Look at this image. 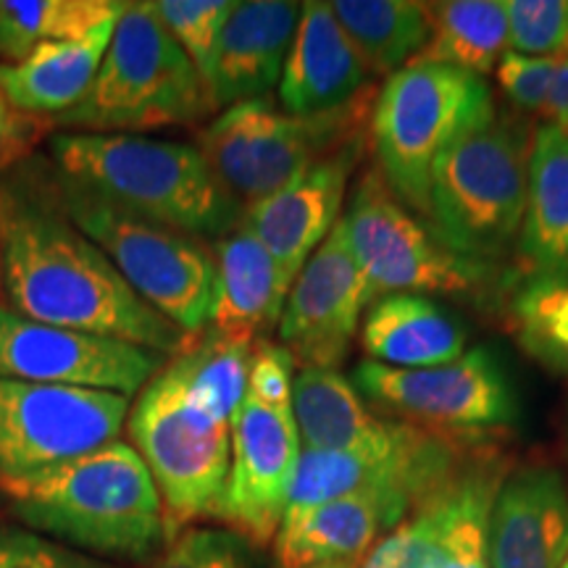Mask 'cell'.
I'll list each match as a JSON object with an SVG mask.
<instances>
[{"mask_svg":"<svg viewBox=\"0 0 568 568\" xmlns=\"http://www.w3.org/2000/svg\"><path fill=\"white\" fill-rule=\"evenodd\" d=\"M130 397L0 379V479L27 477L119 439Z\"/></svg>","mask_w":568,"mask_h":568,"instance_id":"cell-13","label":"cell"},{"mask_svg":"<svg viewBox=\"0 0 568 568\" xmlns=\"http://www.w3.org/2000/svg\"><path fill=\"white\" fill-rule=\"evenodd\" d=\"M119 17L103 21L80 40L48 42L19 63H0V90L6 101L24 116L48 124L74 109L101 71Z\"/></svg>","mask_w":568,"mask_h":568,"instance_id":"cell-23","label":"cell"},{"mask_svg":"<svg viewBox=\"0 0 568 568\" xmlns=\"http://www.w3.org/2000/svg\"><path fill=\"white\" fill-rule=\"evenodd\" d=\"M153 9L209 88L213 55L234 0H153Z\"/></svg>","mask_w":568,"mask_h":568,"instance_id":"cell-31","label":"cell"},{"mask_svg":"<svg viewBox=\"0 0 568 568\" xmlns=\"http://www.w3.org/2000/svg\"><path fill=\"white\" fill-rule=\"evenodd\" d=\"M293 410L303 447L382 453L408 443L418 426L376 414L335 368H297Z\"/></svg>","mask_w":568,"mask_h":568,"instance_id":"cell-21","label":"cell"},{"mask_svg":"<svg viewBox=\"0 0 568 568\" xmlns=\"http://www.w3.org/2000/svg\"><path fill=\"white\" fill-rule=\"evenodd\" d=\"M361 345L382 366L429 368L466 353V329L429 295L395 293L368 305Z\"/></svg>","mask_w":568,"mask_h":568,"instance_id":"cell-24","label":"cell"},{"mask_svg":"<svg viewBox=\"0 0 568 568\" xmlns=\"http://www.w3.org/2000/svg\"><path fill=\"white\" fill-rule=\"evenodd\" d=\"M148 568H261L258 548L226 527H187Z\"/></svg>","mask_w":568,"mask_h":568,"instance_id":"cell-32","label":"cell"},{"mask_svg":"<svg viewBox=\"0 0 568 568\" xmlns=\"http://www.w3.org/2000/svg\"><path fill=\"white\" fill-rule=\"evenodd\" d=\"M518 253L529 272L568 268V132L552 122L539 124L531 134Z\"/></svg>","mask_w":568,"mask_h":568,"instance_id":"cell-25","label":"cell"},{"mask_svg":"<svg viewBox=\"0 0 568 568\" xmlns=\"http://www.w3.org/2000/svg\"><path fill=\"white\" fill-rule=\"evenodd\" d=\"M0 280H3V234H0Z\"/></svg>","mask_w":568,"mask_h":568,"instance_id":"cell-39","label":"cell"},{"mask_svg":"<svg viewBox=\"0 0 568 568\" xmlns=\"http://www.w3.org/2000/svg\"><path fill=\"white\" fill-rule=\"evenodd\" d=\"M548 122L568 130V55L558 59L556 77H552V88L548 98V111H545Z\"/></svg>","mask_w":568,"mask_h":568,"instance_id":"cell-37","label":"cell"},{"mask_svg":"<svg viewBox=\"0 0 568 568\" xmlns=\"http://www.w3.org/2000/svg\"><path fill=\"white\" fill-rule=\"evenodd\" d=\"M566 132H568V130H566Z\"/></svg>","mask_w":568,"mask_h":568,"instance_id":"cell-41","label":"cell"},{"mask_svg":"<svg viewBox=\"0 0 568 568\" xmlns=\"http://www.w3.org/2000/svg\"><path fill=\"white\" fill-rule=\"evenodd\" d=\"M213 111L203 77L163 27L153 0H134L113 27L90 92L53 124L77 132L138 134L197 124Z\"/></svg>","mask_w":568,"mask_h":568,"instance_id":"cell-5","label":"cell"},{"mask_svg":"<svg viewBox=\"0 0 568 568\" xmlns=\"http://www.w3.org/2000/svg\"><path fill=\"white\" fill-rule=\"evenodd\" d=\"M258 343L205 329L140 389L126 416L132 447L159 487L174 535L216 518L230 479L232 418Z\"/></svg>","mask_w":568,"mask_h":568,"instance_id":"cell-2","label":"cell"},{"mask_svg":"<svg viewBox=\"0 0 568 568\" xmlns=\"http://www.w3.org/2000/svg\"><path fill=\"white\" fill-rule=\"evenodd\" d=\"M293 379V355L266 339L258 343L245 397L232 418L230 479L219 521L255 548H264L280 531L303 453Z\"/></svg>","mask_w":568,"mask_h":568,"instance_id":"cell-9","label":"cell"},{"mask_svg":"<svg viewBox=\"0 0 568 568\" xmlns=\"http://www.w3.org/2000/svg\"><path fill=\"white\" fill-rule=\"evenodd\" d=\"M481 453H474L466 466L445 481L437 493L410 514L400 527H395L385 539L368 550L358 568H439L445 558L447 537H450L453 521H456L460 506H464L468 487H471L474 468Z\"/></svg>","mask_w":568,"mask_h":568,"instance_id":"cell-28","label":"cell"},{"mask_svg":"<svg viewBox=\"0 0 568 568\" xmlns=\"http://www.w3.org/2000/svg\"><path fill=\"white\" fill-rule=\"evenodd\" d=\"M529 153L527 124L497 116L437 161L424 219L453 253L485 264L516 243L527 213Z\"/></svg>","mask_w":568,"mask_h":568,"instance_id":"cell-8","label":"cell"},{"mask_svg":"<svg viewBox=\"0 0 568 568\" xmlns=\"http://www.w3.org/2000/svg\"><path fill=\"white\" fill-rule=\"evenodd\" d=\"M332 13L372 74L406 69L429 38V11L416 0H332Z\"/></svg>","mask_w":568,"mask_h":568,"instance_id":"cell-27","label":"cell"},{"mask_svg":"<svg viewBox=\"0 0 568 568\" xmlns=\"http://www.w3.org/2000/svg\"><path fill=\"white\" fill-rule=\"evenodd\" d=\"M124 6L122 0H0V59L19 63L48 42L80 40Z\"/></svg>","mask_w":568,"mask_h":568,"instance_id":"cell-29","label":"cell"},{"mask_svg":"<svg viewBox=\"0 0 568 568\" xmlns=\"http://www.w3.org/2000/svg\"><path fill=\"white\" fill-rule=\"evenodd\" d=\"M166 361L122 339L42 324L0 305V379L132 397Z\"/></svg>","mask_w":568,"mask_h":568,"instance_id":"cell-14","label":"cell"},{"mask_svg":"<svg viewBox=\"0 0 568 568\" xmlns=\"http://www.w3.org/2000/svg\"><path fill=\"white\" fill-rule=\"evenodd\" d=\"M351 382L387 416L450 435H479L514 424L521 414L514 382L489 347L429 368H393L366 358Z\"/></svg>","mask_w":568,"mask_h":568,"instance_id":"cell-12","label":"cell"},{"mask_svg":"<svg viewBox=\"0 0 568 568\" xmlns=\"http://www.w3.org/2000/svg\"><path fill=\"white\" fill-rule=\"evenodd\" d=\"M42 132H45V122L19 113L0 90V166L19 161Z\"/></svg>","mask_w":568,"mask_h":568,"instance_id":"cell-36","label":"cell"},{"mask_svg":"<svg viewBox=\"0 0 568 568\" xmlns=\"http://www.w3.org/2000/svg\"><path fill=\"white\" fill-rule=\"evenodd\" d=\"M508 324L524 353L568 376V268L529 272L510 297Z\"/></svg>","mask_w":568,"mask_h":568,"instance_id":"cell-30","label":"cell"},{"mask_svg":"<svg viewBox=\"0 0 568 568\" xmlns=\"http://www.w3.org/2000/svg\"><path fill=\"white\" fill-rule=\"evenodd\" d=\"M303 3L243 0L234 3L219 38L209 92L216 109L266 98L280 84Z\"/></svg>","mask_w":568,"mask_h":568,"instance_id":"cell-20","label":"cell"},{"mask_svg":"<svg viewBox=\"0 0 568 568\" xmlns=\"http://www.w3.org/2000/svg\"><path fill=\"white\" fill-rule=\"evenodd\" d=\"M51 174L55 197L71 224L109 255L116 272L153 311L184 335L201 337L211 324L216 297V258L205 240L148 222L53 166Z\"/></svg>","mask_w":568,"mask_h":568,"instance_id":"cell-7","label":"cell"},{"mask_svg":"<svg viewBox=\"0 0 568 568\" xmlns=\"http://www.w3.org/2000/svg\"><path fill=\"white\" fill-rule=\"evenodd\" d=\"M429 495L414 487H372L324 503L274 537L276 568L361 564Z\"/></svg>","mask_w":568,"mask_h":568,"instance_id":"cell-17","label":"cell"},{"mask_svg":"<svg viewBox=\"0 0 568 568\" xmlns=\"http://www.w3.org/2000/svg\"><path fill=\"white\" fill-rule=\"evenodd\" d=\"M372 305L347 247L343 216L290 287L280 318V343L297 368H337L358 337L361 314Z\"/></svg>","mask_w":568,"mask_h":568,"instance_id":"cell-15","label":"cell"},{"mask_svg":"<svg viewBox=\"0 0 568 568\" xmlns=\"http://www.w3.org/2000/svg\"><path fill=\"white\" fill-rule=\"evenodd\" d=\"M0 500L30 531L109 564H153L176 537L145 460L124 439L0 479Z\"/></svg>","mask_w":568,"mask_h":568,"instance_id":"cell-3","label":"cell"},{"mask_svg":"<svg viewBox=\"0 0 568 568\" xmlns=\"http://www.w3.org/2000/svg\"><path fill=\"white\" fill-rule=\"evenodd\" d=\"M558 59H537V55H521L514 51L503 53L497 61L495 77L500 88L506 90L508 101L521 111L545 113L548 111V98L556 77Z\"/></svg>","mask_w":568,"mask_h":568,"instance_id":"cell-35","label":"cell"},{"mask_svg":"<svg viewBox=\"0 0 568 568\" xmlns=\"http://www.w3.org/2000/svg\"><path fill=\"white\" fill-rule=\"evenodd\" d=\"M0 568H122L21 527H0Z\"/></svg>","mask_w":568,"mask_h":568,"instance_id":"cell-34","label":"cell"},{"mask_svg":"<svg viewBox=\"0 0 568 568\" xmlns=\"http://www.w3.org/2000/svg\"><path fill=\"white\" fill-rule=\"evenodd\" d=\"M6 303L34 322L122 339L166 358L195 337L153 311L101 247L71 224L55 197L51 166L0 176Z\"/></svg>","mask_w":568,"mask_h":568,"instance_id":"cell-1","label":"cell"},{"mask_svg":"<svg viewBox=\"0 0 568 568\" xmlns=\"http://www.w3.org/2000/svg\"><path fill=\"white\" fill-rule=\"evenodd\" d=\"M372 69L347 38L332 6L308 0L280 80V105L293 116H318L366 95Z\"/></svg>","mask_w":568,"mask_h":568,"instance_id":"cell-19","label":"cell"},{"mask_svg":"<svg viewBox=\"0 0 568 568\" xmlns=\"http://www.w3.org/2000/svg\"><path fill=\"white\" fill-rule=\"evenodd\" d=\"M508 51L537 59L568 55L566 0H506Z\"/></svg>","mask_w":568,"mask_h":568,"instance_id":"cell-33","label":"cell"},{"mask_svg":"<svg viewBox=\"0 0 568 568\" xmlns=\"http://www.w3.org/2000/svg\"><path fill=\"white\" fill-rule=\"evenodd\" d=\"M568 558V487L556 468L524 466L497 489L487 518L489 568H560Z\"/></svg>","mask_w":568,"mask_h":568,"instance_id":"cell-18","label":"cell"},{"mask_svg":"<svg viewBox=\"0 0 568 568\" xmlns=\"http://www.w3.org/2000/svg\"><path fill=\"white\" fill-rule=\"evenodd\" d=\"M311 568H358V564H326V566H311Z\"/></svg>","mask_w":568,"mask_h":568,"instance_id":"cell-38","label":"cell"},{"mask_svg":"<svg viewBox=\"0 0 568 568\" xmlns=\"http://www.w3.org/2000/svg\"><path fill=\"white\" fill-rule=\"evenodd\" d=\"M364 148L366 138L347 142L280 193L245 209L243 224L272 253L290 284L337 226L347 182L364 155Z\"/></svg>","mask_w":568,"mask_h":568,"instance_id":"cell-16","label":"cell"},{"mask_svg":"<svg viewBox=\"0 0 568 568\" xmlns=\"http://www.w3.org/2000/svg\"><path fill=\"white\" fill-rule=\"evenodd\" d=\"M216 297L209 329L219 335L264 343L280 326L290 284L272 253L245 224L216 240Z\"/></svg>","mask_w":568,"mask_h":568,"instance_id":"cell-22","label":"cell"},{"mask_svg":"<svg viewBox=\"0 0 568 568\" xmlns=\"http://www.w3.org/2000/svg\"><path fill=\"white\" fill-rule=\"evenodd\" d=\"M343 226L372 303L395 293L471 295L485 287V264L453 253L376 169L353 190Z\"/></svg>","mask_w":568,"mask_h":568,"instance_id":"cell-11","label":"cell"},{"mask_svg":"<svg viewBox=\"0 0 568 568\" xmlns=\"http://www.w3.org/2000/svg\"><path fill=\"white\" fill-rule=\"evenodd\" d=\"M429 38L408 67H450L468 74H493L508 51V11L500 0L426 3Z\"/></svg>","mask_w":568,"mask_h":568,"instance_id":"cell-26","label":"cell"},{"mask_svg":"<svg viewBox=\"0 0 568 568\" xmlns=\"http://www.w3.org/2000/svg\"><path fill=\"white\" fill-rule=\"evenodd\" d=\"M51 166L148 222L197 240H222L245 209L219 182L201 148L142 134L59 132Z\"/></svg>","mask_w":568,"mask_h":568,"instance_id":"cell-4","label":"cell"},{"mask_svg":"<svg viewBox=\"0 0 568 568\" xmlns=\"http://www.w3.org/2000/svg\"><path fill=\"white\" fill-rule=\"evenodd\" d=\"M495 119L485 77L426 63L395 71L382 84L368 119L376 172L397 201L426 216L437 161Z\"/></svg>","mask_w":568,"mask_h":568,"instance_id":"cell-6","label":"cell"},{"mask_svg":"<svg viewBox=\"0 0 568 568\" xmlns=\"http://www.w3.org/2000/svg\"><path fill=\"white\" fill-rule=\"evenodd\" d=\"M366 95L332 113L293 116L272 98L230 105L201 132L197 148L243 209L266 201L314 163L364 138Z\"/></svg>","mask_w":568,"mask_h":568,"instance_id":"cell-10","label":"cell"},{"mask_svg":"<svg viewBox=\"0 0 568 568\" xmlns=\"http://www.w3.org/2000/svg\"><path fill=\"white\" fill-rule=\"evenodd\" d=\"M560 568H568V558H566V564H564V566H560Z\"/></svg>","mask_w":568,"mask_h":568,"instance_id":"cell-40","label":"cell"}]
</instances>
